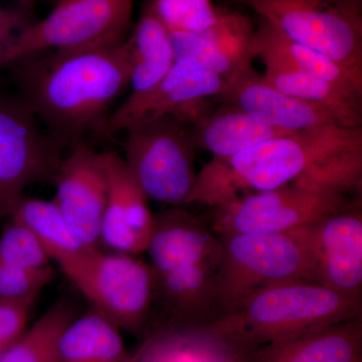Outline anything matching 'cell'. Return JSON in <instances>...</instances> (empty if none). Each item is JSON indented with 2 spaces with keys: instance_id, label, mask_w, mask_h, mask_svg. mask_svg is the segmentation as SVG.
<instances>
[{
  "instance_id": "6da1fadb",
  "label": "cell",
  "mask_w": 362,
  "mask_h": 362,
  "mask_svg": "<svg viewBox=\"0 0 362 362\" xmlns=\"http://www.w3.org/2000/svg\"><path fill=\"white\" fill-rule=\"evenodd\" d=\"M11 68L18 95L52 141L63 149L104 134L114 102L130 85L132 45L122 42L26 57Z\"/></svg>"
},
{
  "instance_id": "7a4b0ae2",
  "label": "cell",
  "mask_w": 362,
  "mask_h": 362,
  "mask_svg": "<svg viewBox=\"0 0 362 362\" xmlns=\"http://www.w3.org/2000/svg\"><path fill=\"white\" fill-rule=\"evenodd\" d=\"M335 170H362V127L301 131L232 156L213 157L197 173L187 204L220 206L311 173Z\"/></svg>"
},
{
  "instance_id": "3957f363",
  "label": "cell",
  "mask_w": 362,
  "mask_h": 362,
  "mask_svg": "<svg viewBox=\"0 0 362 362\" xmlns=\"http://www.w3.org/2000/svg\"><path fill=\"white\" fill-rule=\"evenodd\" d=\"M146 252L156 305L175 326L189 330L216 318L223 245L206 221L177 207L154 214Z\"/></svg>"
},
{
  "instance_id": "277c9868",
  "label": "cell",
  "mask_w": 362,
  "mask_h": 362,
  "mask_svg": "<svg viewBox=\"0 0 362 362\" xmlns=\"http://www.w3.org/2000/svg\"><path fill=\"white\" fill-rule=\"evenodd\" d=\"M361 310V298L313 283H287L259 290L228 313L187 332L230 357L350 320Z\"/></svg>"
},
{
  "instance_id": "5b68a950",
  "label": "cell",
  "mask_w": 362,
  "mask_h": 362,
  "mask_svg": "<svg viewBox=\"0 0 362 362\" xmlns=\"http://www.w3.org/2000/svg\"><path fill=\"white\" fill-rule=\"evenodd\" d=\"M361 192L349 175L311 173L284 187L211 207L206 223L218 237L287 232L362 204Z\"/></svg>"
},
{
  "instance_id": "8992f818",
  "label": "cell",
  "mask_w": 362,
  "mask_h": 362,
  "mask_svg": "<svg viewBox=\"0 0 362 362\" xmlns=\"http://www.w3.org/2000/svg\"><path fill=\"white\" fill-rule=\"evenodd\" d=\"M220 238L223 258L216 318L271 286L319 284L311 226L282 233H237Z\"/></svg>"
},
{
  "instance_id": "52a82bcc",
  "label": "cell",
  "mask_w": 362,
  "mask_h": 362,
  "mask_svg": "<svg viewBox=\"0 0 362 362\" xmlns=\"http://www.w3.org/2000/svg\"><path fill=\"white\" fill-rule=\"evenodd\" d=\"M125 131L124 160L148 199L187 204L197 178L194 124L168 114L136 121Z\"/></svg>"
},
{
  "instance_id": "ba28073f",
  "label": "cell",
  "mask_w": 362,
  "mask_h": 362,
  "mask_svg": "<svg viewBox=\"0 0 362 362\" xmlns=\"http://www.w3.org/2000/svg\"><path fill=\"white\" fill-rule=\"evenodd\" d=\"M283 35L362 80V0H240Z\"/></svg>"
},
{
  "instance_id": "9c48e42d",
  "label": "cell",
  "mask_w": 362,
  "mask_h": 362,
  "mask_svg": "<svg viewBox=\"0 0 362 362\" xmlns=\"http://www.w3.org/2000/svg\"><path fill=\"white\" fill-rule=\"evenodd\" d=\"M132 11L133 0H58L51 13L21 33L0 69L42 52L83 51L122 42L131 28Z\"/></svg>"
},
{
  "instance_id": "30bf717a",
  "label": "cell",
  "mask_w": 362,
  "mask_h": 362,
  "mask_svg": "<svg viewBox=\"0 0 362 362\" xmlns=\"http://www.w3.org/2000/svg\"><path fill=\"white\" fill-rule=\"evenodd\" d=\"M66 277L120 330L139 334L156 305V279L149 263L124 252L94 249Z\"/></svg>"
},
{
  "instance_id": "8fae6325",
  "label": "cell",
  "mask_w": 362,
  "mask_h": 362,
  "mask_svg": "<svg viewBox=\"0 0 362 362\" xmlns=\"http://www.w3.org/2000/svg\"><path fill=\"white\" fill-rule=\"evenodd\" d=\"M62 151L18 94L0 92V220L9 218L26 188L54 181Z\"/></svg>"
},
{
  "instance_id": "7c38bea8",
  "label": "cell",
  "mask_w": 362,
  "mask_h": 362,
  "mask_svg": "<svg viewBox=\"0 0 362 362\" xmlns=\"http://www.w3.org/2000/svg\"><path fill=\"white\" fill-rule=\"evenodd\" d=\"M226 80L188 59H176L160 83L144 96L124 101L107 119L104 135L125 131L128 126L162 115H176L194 123L211 108V98L225 92Z\"/></svg>"
},
{
  "instance_id": "4fadbf2b",
  "label": "cell",
  "mask_w": 362,
  "mask_h": 362,
  "mask_svg": "<svg viewBox=\"0 0 362 362\" xmlns=\"http://www.w3.org/2000/svg\"><path fill=\"white\" fill-rule=\"evenodd\" d=\"M56 202L81 242L100 249L101 225L108 192L106 156L81 143L63 157L54 176Z\"/></svg>"
},
{
  "instance_id": "5bb4252c",
  "label": "cell",
  "mask_w": 362,
  "mask_h": 362,
  "mask_svg": "<svg viewBox=\"0 0 362 362\" xmlns=\"http://www.w3.org/2000/svg\"><path fill=\"white\" fill-rule=\"evenodd\" d=\"M105 156L108 192L100 244L116 252L137 256L146 252L154 214L150 211L148 197L122 157L113 152H105Z\"/></svg>"
},
{
  "instance_id": "9a60e30c",
  "label": "cell",
  "mask_w": 362,
  "mask_h": 362,
  "mask_svg": "<svg viewBox=\"0 0 362 362\" xmlns=\"http://www.w3.org/2000/svg\"><path fill=\"white\" fill-rule=\"evenodd\" d=\"M319 284L362 297V204L311 226Z\"/></svg>"
},
{
  "instance_id": "2e32d148",
  "label": "cell",
  "mask_w": 362,
  "mask_h": 362,
  "mask_svg": "<svg viewBox=\"0 0 362 362\" xmlns=\"http://www.w3.org/2000/svg\"><path fill=\"white\" fill-rule=\"evenodd\" d=\"M216 101L237 107L271 127L291 132L341 126L325 109L283 94L252 69L226 81L225 92Z\"/></svg>"
},
{
  "instance_id": "e0dca14e",
  "label": "cell",
  "mask_w": 362,
  "mask_h": 362,
  "mask_svg": "<svg viewBox=\"0 0 362 362\" xmlns=\"http://www.w3.org/2000/svg\"><path fill=\"white\" fill-rule=\"evenodd\" d=\"M255 30L239 13H225L218 25L206 32L170 33L175 59H188L226 81L252 69Z\"/></svg>"
},
{
  "instance_id": "ac0fdd59",
  "label": "cell",
  "mask_w": 362,
  "mask_h": 362,
  "mask_svg": "<svg viewBox=\"0 0 362 362\" xmlns=\"http://www.w3.org/2000/svg\"><path fill=\"white\" fill-rule=\"evenodd\" d=\"M228 362H362V316L269 343Z\"/></svg>"
},
{
  "instance_id": "d6986e66",
  "label": "cell",
  "mask_w": 362,
  "mask_h": 362,
  "mask_svg": "<svg viewBox=\"0 0 362 362\" xmlns=\"http://www.w3.org/2000/svg\"><path fill=\"white\" fill-rule=\"evenodd\" d=\"M252 52L266 69L305 74L329 82L350 94L362 97V80L325 54L290 40L270 23L261 20L252 37Z\"/></svg>"
},
{
  "instance_id": "ffe728a7",
  "label": "cell",
  "mask_w": 362,
  "mask_h": 362,
  "mask_svg": "<svg viewBox=\"0 0 362 362\" xmlns=\"http://www.w3.org/2000/svg\"><path fill=\"white\" fill-rule=\"evenodd\" d=\"M192 124L197 146L214 157L232 156L266 140L298 133L271 127L226 104L216 110L207 109Z\"/></svg>"
},
{
  "instance_id": "44dd1931",
  "label": "cell",
  "mask_w": 362,
  "mask_h": 362,
  "mask_svg": "<svg viewBox=\"0 0 362 362\" xmlns=\"http://www.w3.org/2000/svg\"><path fill=\"white\" fill-rule=\"evenodd\" d=\"M8 218L28 228L49 259L56 262L65 275L94 250L81 242L54 199L45 201L25 195L14 206Z\"/></svg>"
},
{
  "instance_id": "7402d4cb",
  "label": "cell",
  "mask_w": 362,
  "mask_h": 362,
  "mask_svg": "<svg viewBox=\"0 0 362 362\" xmlns=\"http://www.w3.org/2000/svg\"><path fill=\"white\" fill-rule=\"evenodd\" d=\"M132 45V90L126 101L144 96L160 83L175 64L170 33L146 7L129 37Z\"/></svg>"
},
{
  "instance_id": "603a6c76",
  "label": "cell",
  "mask_w": 362,
  "mask_h": 362,
  "mask_svg": "<svg viewBox=\"0 0 362 362\" xmlns=\"http://www.w3.org/2000/svg\"><path fill=\"white\" fill-rule=\"evenodd\" d=\"M120 331L92 307L62 333L56 362H121L130 354Z\"/></svg>"
},
{
  "instance_id": "cb8c5ba5",
  "label": "cell",
  "mask_w": 362,
  "mask_h": 362,
  "mask_svg": "<svg viewBox=\"0 0 362 362\" xmlns=\"http://www.w3.org/2000/svg\"><path fill=\"white\" fill-rule=\"evenodd\" d=\"M263 78L283 94L325 109L343 127H362V97L297 71L266 69Z\"/></svg>"
},
{
  "instance_id": "d4e9b609",
  "label": "cell",
  "mask_w": 362,
  "mask_h": 362,
  "mask_svg": "<svg viewBox=\"0 0 362 362\" xmlns=\"http://www.w3.org/2000/svg\"><path fill=\"white\" fill-rule=\"evenodd\" d=\"M71 298L59 299L0 356V362H56L62 333L78 317Z\"/></svg>"
},
{
  "instance_id": "484cf974",
  "label": "cell",
  "mask_w": 362,
  "mask_h": 362,
  "mask_svg": "<svg viewBox=\"0 0 362 362\" xmlns=\"http://www.w3.org/2000/svg\"><path fill=\"white\" fill-rule=\"evenodd\" d=\"M169 33L206 32L223 20L211 0H152L147 6Z\"/></svg>"
},
{
  "instance_id": "4316f807",
  "label": "cell",
  "mask_w": 362,
  "mask_h": 362,
  "mask_svg": "<svg viewBox=\"0 0 362 362\" xmlns=\"http://www.w3.org/2000/svg\"><path fill=\"white\" fill-rule=\"evenodd\" d=\"M0 265L33 270L51 267L49 256L35 235L11 218L0 235Z\"/></svg>"
},
{
  "instance_id": "83f0119b",
  "label": "cell",
  "mask_w": 362,
  "mask_h": 362,
  "mask_svg": "<svg viewBox=\"0 0 362 362\" xmlns=\"http://www.w3.org/2000/svg\"><path fill=\"white\" fill-rule=\"evenodd\" d=\"M54 277L52 267L33 270L0 265V299H16L40 294Z\"/></svg>"
},
{
  "instance_id": "f1b7e54d",
  "label": "cell",
  "mask_w": 362,
  "mask_h": 362,
  "mask_svg": "<svg viewBox=\"0 0 362 362\" xmlns=\"http://www.w3.org/2000/svg\"><path fill=\"white\" fill-rule=\"evenodd\" d=\"M35 21L30 0H21L20 6L14 7L0 4V63L21 33Z\"/></svg>"
},
{
  "instance_id": "f546056e",
  "label": "cell",
  "mask_w": 362,
  "mask_h": 362,
  "mask_svg": "<svg viewBox=\"0 0 362 362\" xmlns=\"http://www.w3.org/2000/svg\"><path fill=\"white\" fill-rule=\"evenodd\" d=\"M175 334L156 335L143 343L136 351V362H169L173 351Z\"/></svg>"
},
{
  "instance_id": "4dcf8cb0",
  "label": "cell",
  "mask_w": 362,
  "mask_h": 362,
  "mask_svg": "<svg viewBox=\"0 0 362 362\" xmlns=\"http://www.w3.org/2000/svg\"><path fill=\"white\" fill-rule=\"evenodd\" d=\"M136 358H137V354L135 352V354H130L129 356L121 362H136Z\"/></svg>"
},
{
  "instance_id": "1f68e13d",
  "label": "cell",
  "mask_w": 362,
  "mask_h": 362,
  "mask_svg": "<svg viewBox=\"0 0 362 362\" xmlns=\"http://www.w3.org/2000/svg\"><path fill=\"white\" fill-rule=\"evenodd\" d=\"M6 347L4 346V344H2L1 342H0V356H1L2 354H4V351H6Z\"/></svg>"
},
{
  "instance_id": "d6a6232c",
  "label": "cell",
  "mask_w": 362,
  "mask_h": 362,
  "mask_svg": "<svg viewBox=\"0 0 362 362\" xmlns=\"http://www.w3.org/2000/svg\"><path fill=\"white\" fill-rule=\"evenodd\" d=\"M49 1L52 2V4H56V2L58 1V0H49Z\"/></svg>"
}]
</instances>
